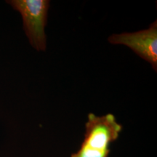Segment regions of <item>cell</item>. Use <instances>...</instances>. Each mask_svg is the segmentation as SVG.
<instances>
[{
    "label": "cell",
    "mask_w": 157,
    "mask_h": 157,
    "mask_svg": "<svg viewBox=\"0 0 157 157\" xmlns=\"http://www.w3.org/2000/svg\"><path fill=\"white\" fill-rule=\"evenodd\" d=\"M21 15L23 29L29 42L36 50L46 49L44 28L50 1L48 0H11L7 1Z\"/></svg>",
    "instance_id": "7a4b0ae2"
},
{
    "label": "cell",
    "mask_w": 157,
    "mask_h": 157,
    "mask_svg": "<svg viewBox=\"0 0 157 157\" xmlns=\"http://www.w3.org/2000/svg\"><path fill=\"white\" fill-rule=\"evenodd\" d=\"M87 119L82 146L71 157H108L111 144L119 137L122 126L112 113L98 117L90 113Z\"/></svg>",
    "instance_id": "6da1fadb"
},
{
    "label": "cell",
    "mask_w": 157,
    "mask_h": 157,
    "mask_svg": "<svg viewBox=\"0 0 157 157\" xmlns=\"http://www.w3.org/2000/svg\"><path fill=\"white\" fill-rule=\"evenodd\" d=\"M109 42L113 44L126 45L140 58L157 69V21H155L148 29L133 33L113 34Z\"/></svg>",
    "instance_id": "3957f363"
}]
</instances>
